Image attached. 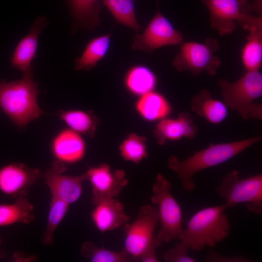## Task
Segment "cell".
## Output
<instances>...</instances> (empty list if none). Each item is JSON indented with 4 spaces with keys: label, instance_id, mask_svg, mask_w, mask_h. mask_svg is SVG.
<instances>
[{
    "label": "cell",
    "instance_id": "cell-1",
    "mask_svg": "<svg viewBox=\"0 0 262 262\" xmlns=\"http://www.w3.org/2000/svg\"><path fill=\"white\" fill-rule=\"evenodd\" d=\"M262 139L261 135L231 142L210 144L183 160L171 155L167 167L177 175L182 188L191 192L195 189L193 176L196 173L228 161Z\"/></svg>",
    "mask_w": 262,
    "mask_h": 262
},
{
    "label": "cell",
    "instance_id": "cell-2",
    "mask_svg": "<svg viewBox=\"0 0 262 262\" xmlns=\"http://www.w3.org/2000/svg\"><path fill=\"white\" fill-rule=\"evenodd\" d=\"M39 93L33 72L18 80L0 82V108L18 128H25L43 111L37 103Z\"/></svg>",
    "mask_w": 262,
    "mask_h": 262
},
{
    "label": "cell",
    "instance_id": "cell-3",
    "mask_svg": "<svg viewBox=\"0 0 262 262\" xmlns=\"http://www.w3.org/2000/svg\"><path fill=\"white\" fill-rule=\"evenodd\" d=\"M223 205L207 207L195 213L183 229L180 240L189 249L195 251L205 247H213L223 241L230 232L231 226Z\"/></svg>",
    "mask_w": 262,
    "mask_h": 262
},
{
    "label": "cell",
    "instance_id": "cell-4",
    "mask_svg": "<svg viewBox=\"0 0 262 262\" xmlns=\"http://www.w3.org/2000/svg\"><path fill=\"white\" fill-rule=\"evenodd\" d=\"M223 102L244 119H262V105L253 101L262 95V75L259 70L246 71L237 81H218Z\"/></svg>",
    "mask_w": 262,
    "mask_h": 262
},
{
    "label": "cell",
    "instance_id": "cell-5",
    "mask_svg": "<svg viewBox=\"0 0 262 262\" xmlns=\"http://www.w3.org/2000/svg\"><path fill=\"white\" fill-rule=\"evenodd\" d=\"M209 12L211 27L220 35L229 34L239 25L244 30L262 15V0H199Z\"/></svg>",
    "mask_w": 262,
    "mask_h": 262
},
{
    "label": "cell",
    "instance_id": "cell-6",
    "mask_svg": "<svg viewBox=\"0 0 262 262\" xmlns=\"http://www.w3.org/2000/svg\"><path fill=\"white\" fill-rule=\"evenodd\" d=\"M171 187L170 182L160 173L152 187L150 200L157 206L161 224L156 238L162 243L180 240L183 229L181 208L171 193Z\"/></svg>",
    "mask_w": 262,
    "mask_h": 262
},
{
    "label": "cell",
    "instance_id": "cell-7",
    "mask_svg": "<svg viewBox=\"0 0 262 262\" xmlns=\"http://www.w3.org/2000/svg\"><path fill=\"white\" fill-rule=\"evenodd\" d=\"M216 191L228 208L246 203V209L256 214L262 213V174L240 179V173L234 170L223 179Z\"/></svg>",
    "mask_w": 262,
    "mask_h": 262
},
{
    "label": "cell",
    "instance_id": "cell-8",
    "mask_svg": "<svg viewBox=\"0 0 262 262\" xmlns=\"http://www.w3.org/2000/svg\"><path fill=\"white\" fill-rule=\"evenodd\" d=\"M180 45L172 62L177 71H189L194 76L204 71L210 76L216 74L221 65L215 54L220 48L216 39L207 38L203 43L189 41Z\"/></svg>",
    "mask_w": 262,
    "mask_h": 262
},
{
    "label": "cell",
    "instance_id": "cell-9",
    "mask_svg": "<svg viewBox=\"0 0 262 262\" xmlns=\"http://www.w3.org/2000/svg\"><path fill=\"white\" fill-rule=\"evenodd\" d=\"M159 221L157 207L147 204L139 209L135 220L125 225L124 250L135 262L139 261L153 242L154 231Z\"/></svg>",
    "mask_w": 262,
    "mask_h": 262
},
{
    "label": "cell",
    "instance_id": "cell-10",
    "mask_svg": "<svg viewBox=\"0 0 262 262\" xmlns=\"http://www.w3.org/2000/svg\"><path fill=\"white\" fill-rule=\"evenodd\" d=\"M132 40L133 49L151 53L163 46L180 45L183 35L158 9L143 33H136Z\"/></svg>",
    "mask_w": 262,
    "mask_h": 262
},
{
    "label": "cell",
    "instance_id": "cell-11",
    "mask_svg": "<svg viewBox=\"0 0 262 262\" xmlns=\"http://www.w3.org/2000/svg\"><path fill=\"white\" fill-rule=\"evenodd\" d=\"M84 174L92 186L94 204L103 199L115 198L128 183L123 170H112L105 163L89 168Z\"/></svg>",
    "mask_w": 262,
    "mask_h": 262
},
{
    "label": "cell",
    "instance_id": "cell-12",
    "mask_svg": "<svg viewBox=\"0 0 262 262\" xmlns=\"http://www.w3.org/2000/svg\"><path fill=\"white\" fill-rule=\"evenodd\" d=\"M66 169L65 164L55 161L51 167L42 174L51 197L61 200L68 204L76 202L82 192V183L86 180L84 174L71 176L63 174Z\"/></svg>",
    "mask_w": 262,
    "mask_h": 262
},
{
    "label": "cell",
    "instance_id": "cell-13",
    "mask_svg": "<svg viewBox=\"0 0 262 262\" xmlns=\"http://www.w3.org/2000/svg\"><path fill=\"white\" fill-rule=\"evenodd\" d=\"M38 169L14 163L0 168V191L14 197H24L30 186L42 177Z\"/></svg>",
    "mask_w": 262,
    "mask_h": 262
},
{
    "label": "cell",
    "instance_id": "cell-14",
    "mask_svg": "<svg viewBox=\"0 0 262 262\" xmlns=\"http://www.w3.org/2000/svg\"><path fill=\"white\" fill-rule=\"evenodd\" d=\"M47 24L44 16L35 18L29 33L18 42L14 50L11 58L12 68L23 74L32 72L31 63L35 56L39 35Z\"/></svg>",
    "mask_w": 262,
    "mask_h": 262
},
{
    "label": "cell",
    "instance_id": "cell-15",
    "mask_svg": "<svg viewBox=\"0 0 262 262\" xmlns=\"http://www.w3.org/2000/svg\"><path fill=\"white\" fill-rule=\"evenodd\" d=\"M50 148L56 161L73 164L83 158L86 146L80 133L69 128L61 130L53 137Z\"/></svg>",
    "mask_w": 262,
    "mask_h": 262
},
{
    "label": "cell",
    "instance_id": "cell-16",
    "mask_svg": "<svg viewBox=\"0 0 262 262\" xmlns=\"http://www.w3.org/2000/svg\"><path fill=\"white\" fill-rule=\"evenodd\" d=\"M197 128L191 115L180 113L176 118H164L158 121L154 131L157 142L165 144L168 141L179 140L183 137L193 139Z\"/></svg>",
    "mask_w": 262,
    "mask_h": 262
},
{
    "label": "cell",
    "instance_id": "cell-17",
    "mask_svg": "<svg viewBox=\"0 0 262 262\" xmlns=\"http://www.w3.org/2000/svg\"><path fill=\"white\" fill-rule=\"evenodd\" d=\"M92 219L101 232L110 231L127 224L129 217L122 204L115 198H105L94 204Z\"/></svg>",
    "mask_w": 262,
    "mask_h": 262
},
{
    "label": "cell",
    "instance_id": "cell-18",
    "mask_svg": "<svg viewBox=\"0 0 262 262\" xmlns=\"http://www.w3.org/2000/svg\"><path fill=\"white\" fill-rule=\"evenodd\" d=\"M190 106L193 112L213 124L220 123L228 115V108L224 103L213 98L206 89L201 90L192 98Z\"/></svg>",
    "mask_w": 262,
    "mask_h": 262
},
{
    "label": "cell",
    "instance_id": "cell-19",
    "mask_svg": "<svg viewBox=\"0 0 262 262\" xmlns=\"http://www.w3.org/2000/svg\"><path fill=\"white\" fill-rule=\"evenodd\" d=\"M135 108L139 115L148 121H160L167 117L172 107L167 98L154 90L139 97Z\"/></svg>",
    "mask_w": 262,
    "mask_h": 262
},
{
    "label": "cell",
    "instance_id": "cell-20",
    "mask_svg": "<svg viewBox=\"0 0 262 262\" xmlns=\"http://www.w3.org/2000/svg\"><path fill=\"white\" fill-rule=\"evenodd\" d=\"M247 31V41L241 51L242 63L246 71L259 70L262 65V19Z\"/></svg>",
    "mask_w": 262,
    "mask_h": 262
},
{
    "label": "cell",
    "instance_id": "cell-21",
    "mask_svg": "<svg viewBox=\"0 0 262 262\" xmlns=\"http://www.w3.org/2000/svg\"><path fill=\"white\" fill-rule=\"evenodd\" d=\"M124 83L129 92L140 97L154 90L157 83V78L148 67L136 65L128 69L124 76Z\"/></svg>",
    "mask_w": 262,
    "mask_h": 262
},
{
    "label": "cell",
    "instance_id": "cell-22",
    "mask_svg": "<svg viewBox=\"0 0 262 262\" xmlns=\"http://www.w3.org/2000/svg\"><path fill=\"white\" fill-rule=\"evenodd\" d=\"M100 0H67L70 12L78 25L93 30L99 25Z\"/></svg>",
    "mask_w": 262,
    "mask_h": 262
},
{
    "label": "cell",
    "instance_id": "cell-23",
    "mask_svg": "<svg viewBox=\"0 0 262 262\" xmlns=\"http://www.w3.org/2000/svg\"><path fill=\"white\" fill-rule=\"evenodd\" d=\"M110 34L109 33L90 40L81 56L76 59L74 69L86 71L95 67L98 62L105 57L109 50Z\"/></svg>",
    "mask_w": 262,
    "mask_h": 262
},
{
    "label": "cell",
    "instance_id": "cell-24",
    "mask_svg": "<svg viewBox=\"0 0 262 262\" xmlns=\"http://www.w3.org/2000/svg\"><path fill=\"white\" fill-rule=\"evenodd\" d=\"M33 210V205L24 197L16 198L12 204H0V227L30 223L34 218Z\"/></svg>",
    "mask_w": 262,
    "mask_h": 262
},
{
    "label": "cell",
    "instance_id": "cell-25",
    "mask_svg": "<svg viewBox=\"0 0 262 262\" xmlns=\"http://www.w3.org/2000/svg\"><path fill=\"white\" fill-rule=\"evenodd\" d=\"M57 115L73 131L90 136L94 134L97 122L90 112L78 110H60Z\"/></svg>",
    "mask_w": 262,
    "mask_h": 262
},
{
    "label": "cell",
    "instance_id": "cell-26",
    "mask_svg": "<svg viewBox=\"0 0 262 262\" xmlns=\"http://www.w3.org/2000/svg\"><path fill=\"white\" fill-rule=\"evenodd\" d=\"M119 23L137 32L140 27L135 13V0H101Z\"/></svg>",
    "mask_w": 262,
    "mask_h": 262
},
{
    "label": "cell",
    "instance_id": "cell-27",
    "mask_svg": "<svg viewBox=\"0 0 262 262\" xmlns=\"http://www.w3.org/2000/svg\"><path fill=\"white\" fill-rule=\"evenodd\" d=\"M68 206L69 204L61 200L51 198L46 230L41 237L44 245H53V234L66 215Z\"/></svg>",
    "mask_w": 262,
    "mask_h": 262
},
{
    "label": "cell",
    "instance_id": "cell-28",
    "mask_svg": "<svg viewBox=\"0 0 262 262\" xmlns=\"http://www.w3.org/2000/svg\"><path fill=\"white\" fill-rule=\"evenodd\" d=\"M81 254L93 262H135L124 250L115 252L96 246L93 243L87 241L81 247Z\"/></svg>",
    "mask_w": 262,
    "mask_h": 262
},
{
    "label": "cell",
    "instance_id": "cell-29",
    "mask_svg": "<svg viewBox=\"0 0 262 262\" xmlns=\"http://www.w3.org/2000/svg\"><path fill=\"white\" fill-rule=\"evenodd\" d=\"M119 151L124 160L139 163L147 156L146 139L143 136L131 133L121 143Z\"/></svg>",
    "mask_w": 262,
    "mask_h": 262
},
{
    "label": "cell",
    "instance_id": "cell-30",
    "mask_svg": "<svg viewBox=\"0 0 262 262\" xmlns=\"http://www.w3.org/2000/svg\"><path fill=\"white\" fill-rule=\"evenodd\" d=\"M189 250L188 246L180 241L174 247L164 251L163 254V259L167 262H196L195 259L188 255Z\"/></svg>",
    "mask_w": 262,
    "mask_h": 262
},
{
    "label": "cell",
    "instance_id": "cell-31",
    "mask_svg": "<svg viewBox=\"0 0 262 262\" xmlns=\"http://www.w3.org/2000/svg\"><path fill=\"white\" fill-rule=\"evenodd\" d=\"M207 262H250L253 260L244 256L235 255L227 256L211 251L205 257Z\"/></svg>",
    "mask_w": 262,
    "mask_h": 262
},
{
    "label": "cell",
    "instance_id": "cell-32",
    "mask_svg": "<svg viewBox=\"0 0 262 262\" xmlns=\"http://www.w3.org/2000/svg\"><path fill=\"white\" fill-rule=\"evenodd\" d=\"M162 243L156 237L148 248L140 256L139 261L142 262H158L159 260L156 254V250L160 246Z\"/></svg>",
    "mask_w": 262,
    "mask_h": 262
}]
</instances>
